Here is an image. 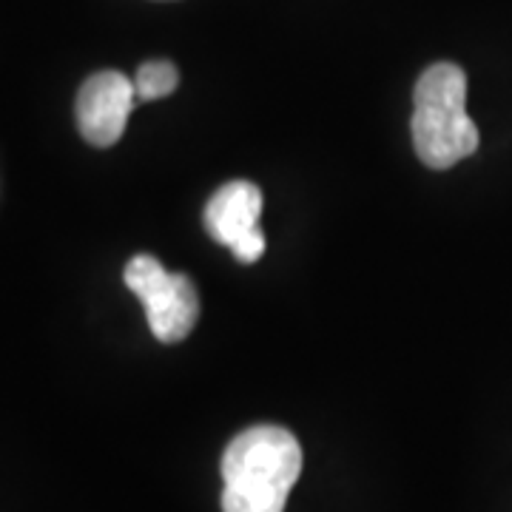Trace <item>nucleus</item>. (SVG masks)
<instances>
[{
	"mask_svg": "<svg viewBox=\"0 0 512 512\" xmlns=\"http://www.w3.org/2000/svg\"><path fill=\"white\" fill-rule=\"evenodd\" d=\"M413 146L433 171H447L478 148V128L467 114V74L456 63H433L413 92Z\"/></svg>",
	"mask_w": 512,
	"mask_h": 512,
	"instance_id": "f03ea898",
	"label": "nucleus"
},
{
	"mask_svg": "<svg viewBox=\"0 0 512 512\" xmlns=\"http://www.w3.org/2000/svg\"><path fill=\"white\" fill-rule=\"evenodd\" d=\"M262 191L248 180L225 183L205 205V228L214 242L231 248L239 262L251 265L265 254V234L259 231Z\"/></svg>",
	"mask_w": 512,
	"mask_h": 512,
	"instance_id": "20e7f679",
	"label": "nucleus"
},
{
	"mask_svg": "<svg viewBox=\"0 0 512 512\" xmlns=\"http://www.w3.org/2000/svg\"><path fill=\"white\" fill-rule=\"evenodd\" d=\"M177 86H180V72H177V66L168 63V60H148V63H143V66L137 69V74H134L137 103L168 97Z\"/></svg>",
	"mask_w": 512,
	"mask_h": 512,
	"instance_id": "423d86ee",
	"label": "nucleus"
},
{
	"mask_svg": "<svg viewBox=\"0 0 512 512\" xmlns=\"http://www.w3.org/2000/svg\"><path fill=\"white\" fill-rule=\"evenodd\" d=\"M128 291L134 293L148 316L154 339L165 345L183 342L200 319V293L185 274H171L148 254H137L126 265Z\"/></svg>",
	"mask_w": 512,
	"mask_h": 512,
	"instance_id": "7ed1b4c3",
	"label": "nucleus"
},
{
	"mask_svg": "<svg viewBox=\"0 0 512 512\" xmlns=\"http://www.w3.org/2000/svg\"><path fill=\"white\" fill-rule=\"evenodd\" d=\"M302 476V447L291 430L256 424L222 453V512H285Z\"/></svg>",
	"mask_w": 512,
	"mask_h": 512,
	"instance_id": "f257e3e1",
	"label": "nucleus"
},
{
	"mask_svg": "<svg viewBox=\"0 0 512 512\" xmlns=\"http://www.w3.org/2000/svg\"><path fill=\"white\" fill-rule=\"evenodd\" d=\"M137 106L134 80L123 72L92 74L77 92V128L86 143L97 148L114 146L126 131L131 109Z\"/></svg>",
	"mask_w": 512,
	"mask_h": 512,
	"instance_id": "39448f33",
	"label": "nucleus"
}]
</instances>
